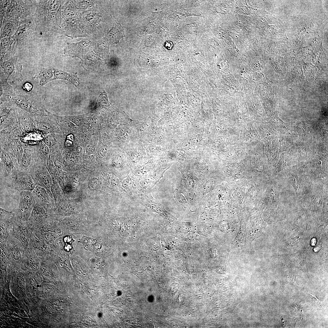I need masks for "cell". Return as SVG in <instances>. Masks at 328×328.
Returning <instances> with one entry per match:
<instances>
[{
  "label": "cell",
  "mask_w": 328,
  "mask_h": 328,
  "mask_svg": "<svg viewBox=\"0 0 328 328\" xmlns=\"http://www.w3.org/2000/svg\"><path fill=\"white\" fill-rule=\"evenodd\" d=\"M10 101L30 115H46L48 113L41 101L26 94L14 91Z\"/></svg>",
  "instance_id": "cell-1"
},
{
  "label": "cell",
  "mask_w": 328,
  "mask_h": 328,
  "mask_svg": "<svg viewBox=\"0 0 328 328\" xmlns=\"http://www.w3.org/2000/svg\"><path fill=\"white\" fill-rule=\"evenodd\" d=\"M8 186L19 192L32 191L36 184L28 172L22 171L15 168L6 178Z\"/></svg>",
  "instance_id": "cell-2"
},
{
  "label": "cell",
  "mask_w": 328,
  "mask_h": 328,
  "mask_svg": "<svg viewBox=\"0 0 328 328\" xmlns=\"http://www.w3.org/2000/svg\"><path fill=\"white\" fill-rule=\"evenodd\" d=\"M28 172L36 185L42 186L51 192L52 180L47 168L46 163L39 161H36L29 169Z\"/></svg>",
  "instance_id": "cell-3"
},
{
  "label": "cell",
  "mask_w": 328,
  "mask_h": 328,
  "mask_svg": "<svg viewBox=\"0 0 328 328\" xmlns=\"http://www.w3.org/2000/svg\"><path fill=\"white\" fill-rule=\"evenodd\" d=\"M92 45V43L88 40L69 43L64 49V53L73 57H78L82 61L88 60L93 52L90 50Z\"/></svg>",
  "instance_id": "cell-4"
},
{
  "label": "cell",
  "mask_w": 328,
  "mask_h": 328,
  "mask_svg": "<svg viewBox=\"0 0 328 328\" xmlns=\"http://www.w3.org/2000/svg\"><path fill=\"white\" fill-rule=\"evenodd\" d=\"M19 193L20 201L18 209L15 210L16 214L20 218L26 220L31 216L36 202L31 191H22Z\"/></svg>",
  "instance_id": "cell-5"
},
{
  "label": "cell",
  "mask_w": 328,
  "mask_h": 328,
  "mask_svg": "<svg viewBox=\"0 0 328 328\" xmlns=\"http://www.w3.org/2000/svg\"><path fill=\"white\" fill-rule=\"evenodd\" d=\"M0 66L8 81L14 82L23 80L22 74V66L18 62L16 56H14L7 61L0 62Z\"/></svg>",
  "instance_id": "cell-6"
},
{
  "label": "cell",
  "mask_w": 328,
  "mask_h": 328,
  "mask_svg": "<svg viewBox=\"0 0 328 328\" xmlns=\"http://www.w3.org/2000/svg\"><path fill=\"white\" fill-rule=\"evenodd\" d=\"M22 143L23 152L18 169L28 172L29 169L37 160L35 149V145Z\"/></svg>",
  "instance_id": "cell-7"
},
{
  "label": "cell",
  "mask_w": 328,
  "mask_h": 328,
  "mask_svg": "<svg viewBox=\"0 0 328 328\" xmlns=\"http://www.w3.org/2000/svg\"><path fill=\"white\" fill-rule=\"evenodd\" d=\"M48 82L55 80L60 79L68 81L78 87L80 85L79 79L77 73H69L58 69L47 68Z\"/></svg>",
  "instance_id": "cell-8"
},
{
  "label": "cell",
  "mask_w": 328,
  "mask_h": 328,
  "mask_svg": "<svg viewBox=\"0 0 328 328\" xmlns=\"http://www.w3.org/2000/svg\"><path fill=\"white\" fill-rule=\"evenodd\" d=\"M16 41L12 37L0 39V62L7 61L14 57Z\"/></svg>",
  "instance_id": "cell-9"
},
{
  "label": "cell",
  "mask_w": 328,
  "mask_h": 328,
  "mask_svg": "<svg viewBox=\"0 0 328 328\" xmlns=\"http://www.w3.org/2000/svg\"><path fill=\"white\" fill-rule=\"evenodd\" d=\"M31 192L36 203L47 211L52 204L51 192L38 185H36L34 190Z\"/></svg>",
  "instance_id": "cell-10"
},
{
  "label": "cell",
  "mask_w": 328,
  "mask_h": 328,
  "mask_svg": "<svg viewBox=\"0 0 328 328\" xmlns=\"http://www.w3.org/2000/svg\"><path fill=\"white\" fill-rule=\"evenodd\" d=\"M1 177H8L15 168L12 157L2 149H0Z\"/></svg>",
  "instance_id": "cell-11"
},
{
  "label": "cell",
  "mask_w": 328,
  "mask_h": 328,
  "mask_svg": "<svg viewBox=\"0 0 328 328\" xmlns=\"http://www.w3.org/2000/svg\"><path fill=\"white\" fill-rule=\"evenodd\" d=\"M19 26V21L10 20L3 18L0 23V39L12 37Z\"/></svg>",
  "instance_id": "cell-12"
},
{
  "label": "cell",
  "mask_w": 328,
  "mask_h": 328,
  "mask_svg": "<svg viewBox=\"0 0 328 328\" xmlns=\"http://www.w3.org/2000/svg\"><path fill=\"white\" fill-rule=\"evenodd\" d=\"M18 110L20 123L24 133H29L37 131L30 115L19 108Z\"/></svg>",
  "instance_id": "cell-13"
},
{
  "label": "cell",
  "mask_w": 328,
  "mask_h": 328,
  "mask_svg": "<svg viewBox=\"0 0 328 328\" xmlns=\"http://www.w3.org/2000/svg\"><path fill=\"white\" fill-rule=\"evenodd\" d=\"M125 36L123 27L119 23L115 21L105 38L110 43L116 44L119 43L122 38Z\"/></svg>",
  "instance_id": "cell-14"
},
{
  "label": "cell",
  "mask_w": 328,
  "mask_h": 328,
  "mask_svg": "<svg viewBox=\"0 0 328 328\" xmlns=\"http://www.w3.org/2000/svg\"><path fill=\"white\" fill-rule=\"evenodd\" d=\"M19 17L26 19L30 15L31 8L35 5L34 1L12 0Z\"/></svg>",
  "instance_id": "cell-15"
},
{
  "label": "cell",
  "mask_w": 328,
  "mask_h": 328,
  "mask_svg": "<svg viewBox=\"0 0 328 328\" xmlns=\"http://www.w3.org/2000/svg\"><path fill=\"white\" fill-rule=\"evenodd\" d=\"M12 142L14 154L13 160L15 167L18 168L22 156L23 146L20 139H12Z\"/></svg>",
  "instance_id": "cell-16"
},
{
  "label": "cell",
  "mask_w": 328,
  "mask_h": 328,
  "mask_svg": "<svg viewBox=\"0 0 328 328\" xmlns=\"http://www.w3.org/2000/svg\"><path fill=\"white\" fill-rule=\"evenodd\" d=\"M35 146L38 160L46 163L50 155V151L49 147L43 142V140L36 144Z\"/></svg>",
  "instance_id": "cell-17"
},
{
  "label": "cell",
  "mask_w": 328,
  "mask_h": 328,
  "mask_svg": "<svg viewBox=\"0 0 328 328\" xmlns=\"http://www.w3.org/2000/svg\"><path fill=\"white\" fill-rule=\"evenodd\" d=\"M0 149L8 153L14 159L12 139L5 134L0 132Z\"/></svg>",
  "instance_id": "cell-18"
},
{
  "label": "cell",
  "mask_w": 328,
  "mask_h": 328,
  "mask_svg": "<svg viewBox=\"0 0 328 328\" xmlns=\"http://www.w3.org/2000/svg\"><path fill=\"white\" fill-rule=\"evenodd\" d=\"M108 41L105 38L96 42L94 51L98 56L104 58L108 53L109 44Z\"/></svg>",
  "instance_id": "cell-19"
},
{
  "label": "cell",
  "mask_w": 328,
  "mask_h": 328,
  "mask_svg": "<svg viewBox=\"0 0 328 328\" xmlns=\"http://www.w3.org/2000/svg\"><path fill=\"white\" fill-rule=\"evenodd\" d=\"M43 141L49 147V149L52 148L53 146V138L52 133L46 135L43 138Z\"/></svg>",
  "instance_id": "cell-20"
},
{
  "label": "cell",
  "mask_w": 328,
  "mask_h": 328,
  "mask_svg": "<svg viewBox=\"0 0 328 328\" xmlns=\"http://www.w3.org/2000/svg\"><path fill=\"white\" fill-rule=\"evenodd\" d=\"M11 2L12 0H0V11L5 9Z\"/></svg>",
  "instance_id": "cell-21"
},
{
  "label": "cell",
  "mask_w": 328,
  "mask_h": 328,
  "mask_svg": "<svg viewBox=\"0 0 328 328\" xmlns=\"http://www.w3.org/2000/svg\"><path fill=\"white\" fill-rule=\"evenodd\" d=\"M32 87L33 86L31 84L27 83L24 85L23 88L26 91H29L32 90Z\"/></svg>",
  "instance_id": "cell-22"
},
{
  "label": "cell",
  "mask_w": 328,
  "mask_h": 328,
  "mask_svg": "<svg viewBox=\"0 0 328 328\" xmlns=\"http://www.w3.org/2000/svg\"><path fill=\"white\" fill-rule=\"evenodd\" d=\"M64 239V240L65 242H70L71 241V238L69 237H66Z\"/></svg>",
  "instance_id": "cell-23"
},
{
  "label": "cell",
  "mask_w": 328,
  "mask_h": 328,
  "mask_svg": "<svg viewBox=\"0 0 328 328\" xmlns=\"http://www.w3.org/2000/svg\"><path fill=\"white\" fill-rule=\"evenodd\" d=\"M65 247V249L67 251L69 250L70 248H71L69 245H67Z\"/></svg>",
  "instance_id": "cell-24"
}]
</instances>
